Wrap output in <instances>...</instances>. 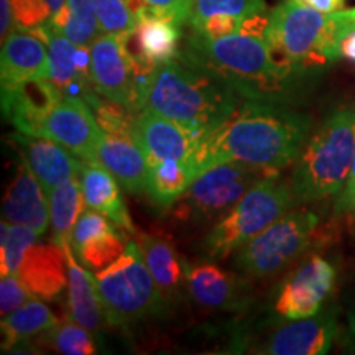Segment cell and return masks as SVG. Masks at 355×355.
I'll use <instances>...</instances> for the list:
<instances>
[{
    "instance_id": "obj_1",
    "label": "cell",
    "mask_w": 355,
    "mask_h": 355,
    "mask_svg": "<svg viewBox=\"0 0 355 355\" xmlns=\"http://www.w3.org/2000/svg\"><path fill=\"white\" fill-rule=\"evenodd\" d=\"M309 130L308 115L286 104L241 99L224 122L204 133L189 163L196 176L224 162L279 173L300 157Z\"/></svg>"
},
{
    "instance_id": "obj_2",
    "label": "cell",
    "mask_w": 355,
    "mask_h": 355,
    "mask_svg": "<svg viewBox=\"0 0 355 355\" xmlns=\"http://www.w3.org/2000/svg\"><path fill=\"white\" fill-rule=\"evenodd\" d=\"M180 60L206 71L229 86L241 99L290 105L304 69L278 60L265 33L239 32L207 38L193 32Z\"/></svg>"
},
{
    "instance_id": "obj_3",
    "label": "cell",
    "mask_w": 355,
    "mask_h": 355,
    "mask_svg": "<svg viewBox=\"0 0 355 355\" xmlns=\"http://www.w3.org/2000/svg\"><path fill=\"white\" fill-rule=\"evenodd\" d=\"M239 101L232 89L209 73L173 60L155 68L146 107L202 137L224 122Z\"/></svg>"
},
{
    "instance_id": "obj_4",
    "label": "cell",
    "mask_w": 355,
    "mask_h": 355,
    "mask_svg": "<svg viewBox=\"0 0 355 355\" xmlns=\"http://www.w3.org/2000/svg\"><path fill=\"white\" fill-rule=\"evenodd\" d=\"M354 155L355 105H349L332 112L296 158L291 175L296 202L337 196L347 181Z\"/></svg>"
},
{
    "instance_id": "obj_5",
    "label": "cell",
    "mask_w": 355,
    "mask_h": 355,
    "mask_svg": "<svg viewBox=\"0 0 355 355\" xmlns=\"http://www.w3.org/2000/svg\"><path fill=\"white\" fill-rule=\"evenodd\" d=\"M295 204L291 181L282 180L279 175L263 178L217 220L204 241L207 255L211 259H225L239 252L275 220L285 216Z\"/></svg>"
},
{
    "instance_id": "obj_6",
    "label": "cell",
    "mask_w": 355,
    "mask_h": 355,
    "mask_svg": "<svg viewBox=\"0 0 355 355\" xmlns=\"http://www.w3.org/2000/svg\"><path fill=\"white\" fill-rule=\"evenodd\" d=\"M109 324L127 326L158 316L165 300L145 263L139 242L130 241L117 260L94 273Z\"/></svg>"
},
{
    "instance_id": "obj_7",
    "label": "cell",
    "mask_w": 355,
    "mask_h": 355,
    "mask_svg": "<svg viewBox=\"0 0 355 355\" xmlns=\"http://www.w3.org/2000/svg\"><path fill=\"white\" fill-rule=\"evenodd\" d=\"M332 227H319V217L309 209L286 212L268 229L252 239L235 257L242 272L255 278H266L282 272L298 257L331 242Z\"/></svg>"
},
{
    "instance_id": "obj_8",
    "label": "cell",
    "mask_w": 355,
    "mask_h": 355,
    "mask_svg": "<svg viewBox=\"0 0 355 355\" xmlns=\"http://www.w3.org/2000/svg\"><path fill=\"white\" fill-rule=\"evenodd\" d=\"M266 42L278 60L308 71L339 60L329 40V13L303 0H279L268 12Z\"/></svg>"
},
{
    "instance_id": "obj_9",
    "label": "cell",
    "mask_w": 355,
    "mask_h": 355,
    "mask_svg": "<svg viewBox=\"0 0 355 355\" xmlns=\"http://www.w3.org/2000/svg\"><path fill=\"white\" fill-rule=\"evenodd\" d=\"M277 171L242 162H224L199 173L175 202V214L183 220H206L230 209L260 180Z\"/></svg>"
},
{
    "instance_id": "obj_10",
    "label": "cell",
    "mask_w": 355,
    "mask_h": 355,
    "mask_svg": "<svg viewBox=\"0 0 355 355\" xmlns=\"http://www.w3.org/2000/svg\"><path fill=\"white\" fill-rule=\"evenodd\" d=\"M132 37V35H130ZM130 37L101 35L91 44V79L96 91L105 99L117 102L132 112H139L135 79L128 51Z\"/></svg>"
},
{
    "instance_id": "obj_11",
    "label": "cell",
    "mask_w": 355,
    "mask_h": 355,
    "mask_svg": "<svg viewBox=\"0 0 355 355\" xmlns=\"http://www.w3.org/2000/svg\"><path fill=\"white\" fill-rule=\"evenodd\" d=\"M334 283V266L322 257H309L279 288L275 300V311L290 321L314 316L331 295Z\"/></svg>"
},
{
    "instance_id": "obj_12",
    "label": "cell",
    "mask_w": 355,
    "mask_h": 355,
    "mask_svg": "<svg viewBox=\"0 0 355 355\" xmlns=\"http://www.w3.org/2000/svg\"><path fill=\"white\" fill-rule=\"evenodd\" d=\"M101 128L87 102L63 96L44 119L38 137L51 139L81 159H99Z\"/></svg>"
},
{
    "instance_id": "obj_13",
    "label": "cell",
    "mask_w": 355,
    "mask_h": 355,
    "mask_svg": "<svg viewBox=\"0 0 355 355\" xmlns=\"http://www.w3.org/2000/svg\"><path fill=\"white\" fill-rule=\"evenodd\" d=\"M132 137L145 155L148 165L163 159L189 162L201 140L196 133L186 130L180 123L148 107L135 114Z\"/></svg>"
},
{
    "instance_id": "obj_14",
    "label": "cell",
    "mask_w": 355,
    "mask_h": 355,
    "mask_svg": "<svg viewBox=\"0 0 355 355\" xmlns=\"http://www.w3.org/2000/svg\"><path fill=\"white\" fill-rule=\"evenodd\" d=\"M125 232L107 216L94 209L84 211L71 237V248L76 259L91 272L109 266L127 248Z\"/></svg>"
},
{
    "instance_id": "obj_15",
    "label": "cell",
    "mask_w": 355,
    "mask_h": 355,
    "mask_svg": "<svg viewBox=\"0 0 355 355\" xmlns=\"http://www.w3.org/2000/svg\"><path fill=\"white\" fill-rule=\"evenodd\" d=\"M50 71L46 43L32 30L15 28L6 42H2V55H0L2 89L50 79Z\"/></svg>"
},
{
    "instance_id": "obj_16",
    "label": "cell",
    "mask_w": 355,
    "mask_h": 355,
    "mask_svg": "<svg viewBox=\"0 0 355 355\" xmlns=\"http://www.w3.org/2000/svg\"><path fill=\"white\" fill-rule=\"evenodd\" d=\"M337 334L336 311L296 319L273 332L259 352L270 355H321L329 352Z\"/></svg>"
},
{
    "instance_id": "obj_17",
    "label": "cell",
    "mask_w": 355,
    "mask_h": 355,
    "mask_svg": "<svg viewBox=\"0 0 355 355\" xmlns=\"http://www.w3.org/2000/svg\"><path fill=\"white\" fill-rule=\"evenodd\" d=\"M19 277L33 298L56 301L68 288L66 250L55 242H35L26 250Z\"/></svg>"
},
{
    "instance_id": "obj_18",
    "label": "cell",
    "mask_w": 355,
    "mask_h": 355,
    "mask_svg": "<svg viewBox=\"0 0 355 355\" xmlns=\"http://www.w3.org/2000/svg\"><path fill=\"white\" fill-rule=\"evenodd\" d=\"M13 139L20 146L21 158L37 176L46 194H50L58 184L64 183L66 180L81 175L83 159L76 158V155L71 153L58 141L44 137L26 135L21 132L17 133Z\"/></svg>"
},
{
    "instance_id": "obj_19",
    "label": "cell",
    "mask_w": 355,
    "mask_h": 355,
    "mask_svg": "<svg viewBox=\"0 0 355 355\" xmlns=\"http://www.w3.org/2000/svg\"><path fill=\"white\" fill-rule=\"evenodd\" d=\"M2 217L3 220L12 224L26 225L40 235H43L50 227L48 194L24 158L3 196Z\"/></svg>"
},
{
    "instance_id": "obj_20",
    "label": "cell",
    "mask_w": 355,
    "mask_h": 355,
    "mask_svg": "<svg viewBox=\"0 0 355 355\" xmlns=\"http://www.w3.org/2000/svg\"><path fill=\"white\" fill-rule=\"evenodd\" d=\"M63 99L50 79L21 84L19 87L2 89V110L8 122L26 135H40L50 110Z\"/></svg>"
},
{
    "instance_id": "obj_21",
    "label": "cell",
    "mask_w": 355,
    "mask_h": 355,
    "mask_svg": "<svg viewBox=\"0 0 355 355\" xmlns=\"http://www.w3.org/2000/svg\"><path fill=\"white\" fill-rule=\"evenodd\" d=\"M48 46L50 55V83L63 96H78L86 101L96 94L91 76H84L76 64V44L66 37L51 19L32 30Z\"/></svg>"
},
{
    "instance_id": "obj_22",
    "label": "cell",
    "mask_w": 355,
    "mask_h": 355,
    "mask_svg": "<svg viewBox=\"0 0 355 355\" xmlns=\"http://www.w3.org/2000/svg\"><path fill=\"white\" fill-rule=\"evenodd\" d=\"M83 196L89 209L107 216L123 232L135 234V227L123 201L121 184L101 159H83L81 175Z\"/></svg>"
},
{
    "instance_id": "obj_23",
    "label": "cell",
    "mask_w": 355,
    "mask_h": 355,
    "mask_svg": "<svg viewBox=\"0 0 355 355\" xmlns=\"http://www.w3.org/2000/svg\"><path fill=\"white\" fill-rule=\"evenodd\" d=\"M186 288L191 298L206 309L232 311L245 298L241 279L209 261L188 265Z\"/></svg>"
},
{
    "instance_id": "obj_24",
    "label": "cell",
    "mask_w": 355,
    "mask_h": 355,
    "mask_svg": "<svg viewBox=\"0 0 355 355\" xmlns=\"http://www.w3.org/2000/svg\"><path fill=\"white\" fill-rule=\"evenodd\" d=\"M64 250L68 259V316L92 334H99L109 319L94 273L84 268L71 245L64 247Z\"/></svg>"
},
{
    "instance_id": "obj_25",
    "label": "cell",
    "mask_w": 355,
    "mask_h": 355,
    "mask_svg": "<svg viewBox=\"0 0 355 355\" xmlns=\"http://www.w3.org/2000/svg\"><path fill=\"white\" fill-rule=\"evenodd\" d=\"M99 159L127 193H145L148 162L132 133H104L99 141Z\"/></svg>"
},
{
    "instance_id": "obj_26",
    "label": "cell",
    "mask_w": 355,
    "mask_h": 355,
    "mask_svg": "<svg viewBox=\"0 0 355 355\" xmlns=\"http://www.w3.org/2000/svg\"><path fill=\"white\" fill-rule=\"evenodd\" d=\"M139 245L163 300L175 298L186 286L188 261L181 259L173 242L166 237L144 234L140 235Z\"/></svg>"
},
{
    "instance_id": "obj_27",
    "label": "cell",
    "mask_w": 355,
    "mask_h": 355,
    "mask_svg": "<svg viewBox=\"0 0 355 355\" xmlns=\"http://www.w3.org/2000/svg\"><path fill=\"white\" fill-rule=\"evenodd\" d=\"M133 37L139 51L155 64L168 63L180 56L181 25L165 17L153 13L141 15Z\"/></svg>"
},
{
    "instance_id": "obj_28",
    "label": "cell",
    "mask_w": 355,
    "mask_h": 355,
    "mask_svg": "<svg viewBox=\"0 0 355 355\" xmlns=\"http://www.w3.org/2000/svg\"><path fill=\"white\" fill-rule=\"evenodd\" d=\"M51 241L61 247L71 245L73 230L86 207L79 176L66 180L48 194Z\"/></svg>"
},
{
    "instance_id": "obj_29",
    "label": "cell",
    "mask_w": 355,
    "mask_h": 355,
    "mask_svg": "<svg viewBox=\"0 0 355 355\" xmlns=\"http://www.w3.org/2000/svg\"><path fill=\"white\" fill-rule=\"evenodd\" d=\"M60 322L55 313L43 303L33 298L28 303L2 316V349L3 352H12V349L28 343L30 339L43 332H48Z\"/></svg>"
},
{
    "instance_id": "obj_30",
    "label": "cell",
    "mask_w": 355,
    "mask_h": 355,
    "mask_svg": "<svg viewBox=\"0 0 355 355\" xmlns=\"http://www.w3.org/2000/svg\"><path fill=\"white\" fill-rule=\"evenodd\" d=\"M196 171L189 162L163 159L148 165L145 193L159 207H171L184 194Z\"/></svg>"
},
{
    "instance_id": "obj_31",
    "label": "cell",
    "mask_w": 355,
    "mask_h": 355,
    "mask_svg": "<svg viewBox=\"0 0 355 355\" xmlns=\"http://www.w3.org/2000/svg\"><path fill=\"white\" fill-rule=\"evenodd\" d=\"M51 21L76 46L89 48L102 33L92 0H66L64 7L51 17Z\"/></svg>"
},
{
    "instance_id": "obj_32",
    "label": "cell",
    "mask_w": 355,
    "mask_h": 355,
    "mask_svg": "<svg viewBox=\"0 0 355 355\" xmlns=\"http://www.w3.org/2000/svg\"><path fill=\"white\" fill-rule=\"evenodd\" d=\"M40 234L26 225L2 220L0 224V270L2 275H19L24 257Z\"/></svg>"
},
{
    "instance_id": "obj_33",
    "label": "cell",
    "mask_w": 355,
    "mask_h": 355,
    "mask_svg": "<svg viewBox=\"0 0 355 355\" xmlns=\"http://www.w3.org/2000/svg\"><path fill=\"white\" fill-rule=\"evenodd\" d=\"M260 13H266L265 0H193L189 25L196 26L216 15L250 19Z\"/></svg>"
},
{
    "instance_id": "obj_34",
    "label": "cell",
    "mask_w": 355,
    "mask_h": 355,
    "mask_svg": "<svg viewBox=\"0 0 355 355\" xmlns=\"http://www.w3.org/2000/svg\"><path fill=\"white\" fill-rule=\"evenodd\" d=\"M48 340L60 354L92 355L97 352L96 340L91 336V331L73 321L69 316L48 331Z\"/></svg>"
},
{
    "instance_id": "obj_35",
    "label": "cell",
    "mask_w": 355,
    "mask_h": 355,
    "mask_svg": "<svg viewBox=\"0 0 355 355\" xmlns=\"http://www.w3.org/2000/svg\"><path fill=\"white\" fill-rule=\"evenodd\" d=\"M102 33L130 37L135 33L137 20L127 0H92Z\"/></svg>"
},
{
    "instance_id": "obj_36",
    "label": "cell",
    "mask_w": 355,
    "mask_h": 355,
    "mask_svg": "<svg viewBox=\"0 0 355 355\" xmlns=\"http://www.w3.org/2000/svg\"><path fill=\"white\" fill-rule=\"evenodd\" d=\"M12 6L17 28L35 30L53 17L46 0H12Z\"/></svg>"
},
{
    "instance_id": "obj_37",
    "label": "cell",
    "mask_w": 355,
    "mask_h": 355,
    "mask_svg": "<svg viewBox=\"0 0 355 355\" xmlns=\"http://www.w3.org/2000/svg\"><path fill=\"white\" fill-rule=\"evenodd\" d=\"M30 300H32V295L26 290L19 275H2V282H0V313L2 316H7L12 311L19 309Z\"/></svg>"
},
{
    "instance_id": "obj_38",
    "label": "cell",
    "mask_w": 355,
    "mask_h": 355,
    "mask_svg": "<svg viewBox=\"0 0 355 355\" xmlns=\"http://www.w3.org/2000/svg\"><path fill=\"white\" fill-rule=\"evenodd\" d=\"M141 2L146 7V13L165 17L176 21L178 25L189 24L193 0H141Z\"/></svg>"
},
{
    "instance_id": "obj_39",
    "label": "cell",
    "mask_w": 355,
    "mask_h": 355,
    "mask_svg": "<svg viewBox=\"0 0 355 355\" xmlns=\"http://www.w3.org/2000/svg\"><path fill=\"white\" fill-rule=\"evenodd\" d=\"M245 19H239V17L229 15H216L209 19L202 20L201 24L193 26V32L201 33L207 38H220L227 37V35L239 33L242 30Z\"/></svg>"
},
{
    "instance_id": "obj_40",
    "label": "cell",
    "mask_w": 355,
    "mask_h": 355,
    "mask_svg": "<svg viewBox=\"0 0 355 355\" xmlns=\"http://www.w3.org/2000/svg\"><path fill=\"white\" fill-rule=\"evenodd\" d=\"M336 214H352L355 212V155L352 159V166H350L347 181H345L344 188L337 194L334 202Z\"/></svg>"
},
{
    "instance_id": "obj_41",
    "label": "cell",
    "mask_w": 355,
    "mask_h": 355,
    "mask_svg": "<svg viewBox=\"0 0 355 355\" xmlns=\"http://www.w3.org/2000/svg\"><path fill=\"white\" fill-rule=\"evenodd\" d=\"M17 26L12 0H0V37H2V42H6L8 35Z\"/></svg>"
},
{
    "instance_id": "obj_42",
    "label": "cell",
    "mask_w": 355,
    "mask_h": 355,
    "mask_svg": "<svg viewBox=\"0 0 355 355\" xmlns=\"http://www.w3.org/2000/svg\"><path fill=\"white\" fill-rule=\"evenodd\" d=\"M306 6L316 8L319 12L332 13L337 10H343L345 6V0H303Z\"/></svg>"
},
{
    "instance_id": "obj_43",
    "label": "cell",
    "mask_w": 355,
    "mask_h": 355,
    "mask_svg": "<svg viewBox=\"0 0 355 355\" xmlns=\"http://www.w3.org/2000/svg\"><path fill=\"white\" fill-rule=\"evenodd\" d=\"M340 55L355 63V32L349 33L340 44Z\"/></svg>"
},
{
    "instance_id": "obj_44",
    "label": "cell",
    "mask_w": 355,
    "mask_h": 355,
    "mask_svg": "<svg viewBox=\"0 0 355 355\" xmlns=\"http://www.w3.org/2000/svg\"><path fill=\"white\" fill-rule=\"evenodd\" d=\"M46 3H48V7H50L51 15H56V13L64 7L66 0H46Z\"/></svg>"
},
{
    "instance_id": "obj_45",
    "label": "cell",
    "mask_w": 355,
    "mask_h": 355,
    "mask_svg": "<svg viewBox=\"0 0 355 355\" xmlns=\"http://www.w3.org/2000/svg\"><path fill=\"white\" fill-rule=\"evenodd\" d=\"M349 329H350V337H352L355 344V311L349 316Z\"/></svg>"
}]
</instances>
